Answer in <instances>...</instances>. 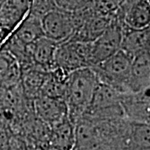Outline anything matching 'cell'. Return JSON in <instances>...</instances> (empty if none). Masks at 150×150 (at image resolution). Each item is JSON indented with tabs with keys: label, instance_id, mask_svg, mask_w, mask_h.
<instances>
[{
	"label": "cell",
	"instance_id": "8992f818",
	"mask_svg": "<svg viewBox=\"0 0 150 150\" xmlns=\"http://www.w3.org/2000/svg\"><path fill=\"white\" fill-rule=\"evenodd\" d=\"M124 28L125 24L122 20H112L107 29L92 42L93 66L101 63L121 49Z\"/></svg>",
	"mask_w": 150,
	"mask_h": 150
},
{
	"label": "cell",
	"instance_id": "e0dca14e",
	"mask_svg": "<svg viewBox=\"0 0 150 150\" xmlns=\"http://www.w3.org/2000/svg\"><path fill=\"white\" fill-rule=\"evenodd\" d=\"M33 0H5L1 9V18L7 23H14L30 10Z\"/></svg>",
	"mask_w": 150,
	"mask_h": 150
},
{
	"label": "cell",
	"instance_id": "277c9868",
	"mask_svg": "<svg viewBox=\"0 0 150 150\" xmlns=\"http://www.w3.org/2000/svg\"><path fill=\"white\" fill-rule=\"evenodd\" d=\"M121 94L111 87L98 83L91 103L83 116L95 120L124 118L121 106Z\"/></svg>",
	"mask_w": 150,
	"mask_h": 150
},
{
	"label": "cell",
	"instance_id": "ffe728a7",
	"mask_svg": "<svg viewBox=\"0 0 150 150\" xmlns=\"http://www.w3.org/2000/svg\"><path fill=\"white\" fill-rule=\"evenodd\" d=\"M4 1H5V0H4Z\"/></svg>",
	"mask_w": 150,
	"mask_h": 150
},
{
	"label": "cell",
	"instance_id": "52a82bcc",
	"mask_svg": "<svg viewBox=\"0 0 150 150\" xmlns=\"http://www.w3.org/2000/svg\"><path fill=\"white\" fill-rule=\"evenodd\" d=\"M121 106L124 118L134 123L149 124V88L122 93Z\"/></svg>",
	"mask_w": 150,
	"mask_h": 150
},
{
	"label": "cell",
	"instance_id": "9c48e42d",
	"mask_svg": "<svg viewBox=\"0 0 150 150\" xmlns=\"http://www.w3.org/2000/svg\"><path fill=\"white\" fill-rule=\"evenodd\" d=\"M113 19L96 12V14H89L74 32L70 40L92 43L104 32Z\"/></svg>",
	"mask_w": 150,
	"mask_h": 150
},
{
	"label": "cell",
	"instance_id": "9a60e30c",
	"mask_svg": "<svg viewBox=\"0 0 150 150\" xmlns=\"http://www.w3.org/2000/svg\"><path fill=\"white\" fill-rule=\"evenodd\" d=\"M20 70V80L26 94L33 98H37L40 94L48 71L36 64L28 66Z\"/></svg>",
	"mask_w": 150,
	"mask_h": 150
},
{
	"label": "cell",
	"instance_id": "4fadbf2b",
	"mask_svg": "<svg viewBox=\"0 0 150 150\" xmlns=\"http://www.w3.org/2000/svg\"><path fill=\"white\" fill-rule=\"evenodd\" d=\"M58 43L46 36L39 38L28 45V51L34 64L50 71L54 69V56Z\"/></svg>",
	"mask_w": 150,
	"mask_h": 150
},
{
	"label": "cell",
	"instance_id": "8fae6325",
	"mask_svg": "<svg viewBox=\"0 0 150 150\" xmlns=\"http://www.w3.org/2000/svg\"><path fill=\"white\" fill-rule=\"evenodd\" d=\"M150 52L134 57L132 60L129 79V92H139L149 88Z\"/></svg>",
	"mask_w": 150,
	"mask_h": 150
},
{
	"label": "cell",
	"instance_id": "ba28073f",
	"mask_svg": "<svg viewBox=\"0 0 150 150\" xmlns=\"http://www.w3.org/2000/svg\"><path fill=\"white\" fill-rule=\"evenodd\" d=\"M34 109L40 120L49 127L69 115L64 99L60 98L39 95L34 98Z\"/></svg>",
	"mask_w": 150,
	"mask_h": 150
},
{
	"label": "cell",
	"instance_id": "7c38bea8",
	"mask_svg": "<svg viewBox=\"0 0 150 150\" xmlns=\"http://www.w3.org/2000/svg\"><path fill=\"white\" fill-rule=\"evenodd\" d=\"M49 140L54 150H74L75 145V125L69 115L50 126Z\"/></svg>",
	"mask_w": 150,
	"mask_h": 150
},
{
	"label": "cell",
	"instance_id": "ac0fdd59",
	"mask_svg": "<svg viewBox=\"0 0 150 150\" xmlns=\"http://www.w3.org/2000/svg\"><path fill=\"white\" fill-rule=\"evenodd\" d=\"M21 70L17 60L9 52L0 54V80L14 83L20 79Z\"/></svg>",
	"mask_w": 150,
	"mask_h": 150
},
{
	"label": "cell",
	"instance_id": "6da1fadb",
	"mask_svg": "<svg viewBox=\"0 0 150 150\" xmlns=\"http://www.w3.org/2000/svg\"><path fill=\"white\" fill-rule=\"evenodd\" d=\"M98 83L91 68L74 70L67 75L64 101L74 123L86 113Z\"/></svg>",
	"mask_w": 150,
	"mask_h": 150
},
{
	"label": "cell",
	"instance_id": "3957f363",
	"mask_svg": "<svg viewBox=\"0 0 150 150\" xmlns=\"http://www.w3.org/2000/svg\"><path fill=\"white\" fill-rule=\"evenodd\" d=\"M92 43L67 40L58 43L54 56V69L69 74L83 68L93 67Z\"/></svg>",
	"mask_w": 150,
	"mask_h": 150
},
{
	"label": "cell",
	"instance_id": "d6986e66",
	"mask_svg": "<svg viewBox=\"0 0 150 150\" xmlns=\"http://www.w3.org/2000/svg\"><path fill=\"white\" fill-rule=\"evenodd\" d=\"M124 0H94V8L97 13L111 17L118 13Z\"/></svg>",
	"mask_w": 150,
	"mask_h": 150
},
{
	"label": "cell",
	"instance_id": "30bf717a",
	"mask_svg": "<svg viewBox=\"0 0 150 150\" xmlns=\"http://www.w3.org/2000/svg\"><path fill=\"white\" fill-rule=\"evenodd\" d=\"M150 30L149 27L142 29H132L125 25L121 50L130 58L150 52Z\"/></svg>",
	"mask_w": 150,
	"mask_h": 150
},
{
	"label": "cell",
	"instance_id": "7a4b0ae2",
	"mask_svg": "<svg viewBox=\"0 0 150 150\" xmlns=\"http://www.w3.org/2000/svg\"><path fill=\"white\" fill-rule=\"evenodd\" d=\"M133 59L121 49L91 69L98 82L121 93H129V79Z\"/></svg>",
	"mask_w": 150,
	"mask_h": 150
},
{
	"label": "cell",
	"instance_id": "2e32d148",
	"mask_svg": "<svg viewBox=\"0 0 150 150\" xmlns=\"http://www.w3.org/2000/svg\"><path fill=\"white\" fill-rule=\"evenodd\" d=\"M44 36L42 26V18L28 12L23 20L13 37L22 43L28 45L39 38Z\"/></svg>",
	"mask_w": 150,
	"mask_h": 150
},
{
	"label": "cell",
	"instance_id": "5bb4252c",
	"mask_svg": "<svg viewBox=\"0 0 150 150\" xmlns=\"http://www.w3.org/2000/svg\"><path fill=\"white\" fill-rule=\"evenodd\" d=\"M149 0H139L134 4L120 8L121 20L132 29H142L149 27Z\"/></svg>",
	"mask_w": 150,
	"mask_h": 150
},
{
	"label": "cell",
	"instance_id": "5b68a950",
	"mask_svg": "<svg viewBox=\"0 0 150 150\" xmlns=\"http://www.w3.org/2000/svg\"><path fill=\"white\" fill-rule=\"evenodd\" d=\"M42 26L44 36L58 43L70 39L77 28L74 12L57 8L42 17Z\"/></svg>",
	"mask_w": 150,
	"mask_h": 150
}]
</instances>
